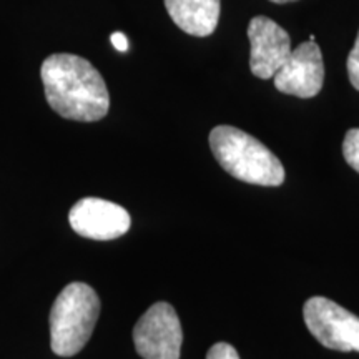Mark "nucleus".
Returning a JSON list of instances; mask_svg holds the SVG:
<instances>
[{"label": "nucleus", "instance_id": "1", "mask_svg": "<svg viewBox=\"0 0 359 359\" xmlns=\"http://www.w3.org/2000/svg\"><path fill=\"white\" fill-rule=\"evenodd\" d=\"M40 77L48 105L64 118L98 122L109 114V88L100 72L87 58L53 53L43 60Z\"/></svg>", "mask_w": 359, "mask_h": 359}, {"label": "nucleus", "instance_id": "2", "mask_svg": "<svg viewBox=\"0 0 359 359\" xmlns=\"http://www.w3.org/2000/svg\"><path fill=\"white\" fill-rule=\"evenodd\" d=\"M210 148L224 172L240 182L262 187H280L285 182L280 158L243 130L218 125L210 133Z\"/></svg>", "mask_w": 359, "mask_h": 359}, {"label": "nucleus", "instance_id": "3", "mask_svg": "<svg viewBox=\"0 0 359 359\" xmlns=\"http://www.w3.org/2000/svg\"><path fill=\"white\" fill-rule=\"evenodd\" d=\"M100 316V298L87 283H70L50 309V348L57 356L70 358L88 343Z\"/></svg>", "mask_w": 359, "mask_h": 359}, {"label": "nucleus", "instance_id": "4", "mask_svg": "<svg viewBox=\"0 0 359 359\" xmlns=\"http://www.w3.org/2000/svg\"><path fill=\"white\" fill-rule=\"evenodd\" d=\"M304 323L323 346L334 351L359 353V318L323 296L304 303Z\"/></svg>", "mask_w": 359, "mask_h": 359}, {"label": "nucleus", "instance_id": "5", "mask_svg": "<svg viewBox=\"0 0 359 359\" xmlns=\"http://www.w3.org/2000/svg\"><path fill=\"white\" fill-rule=\"evenodd\" d=\"M133 343L143 359H180L182 323L172 304L155 303L133 327Z\"/></svg>", "mask_w": 359, "mask_h": 359}, {"label": "nucleus", "instance_id": "6", "mask_svg": "<svg viewBox=\"0 0 359 359\" xmlns=\"http://www.w3.org/2000/svg\"><path fill=\"white\" fill-rule=\"evenodd\" d=\"M72 230L95 241H109L123 236L130 230L132 218L123 206L102 198H82L69 213Z\"/></svg>", "mask_w": 359, "mask_h": 359}, {"label": "nucleus", "instance_id": "7", "mask_svg": "<svg viewBox=\"0 0 359 359\" xmlns=\"http://www.w3.org/2000/svg\"><path fill=\"white\" fill-rule=\"evenodd\" d=\"M273 79L275 87L286 95L316 97L325 82V64L320 47L311 40L298 45Z\"/></svg>", "mask_w": 359, "mask_h": 359}, {"label": "nucleus", "instance_id": "8", "mask_svg": "<svg viewBox=\"0 0 359 359\" xmlns=\"http://www.w3.org/2000/svg\"><path fill=\"white\" fill-rule=\"evenodd\" d=\"M248 39L251 74L262 80L273 79L291 53L290 34L269 17L258 15L250 22Z\"/></svg>", "mask_w": 359, "mask_h": 359}, {"label": "nucleus", "instance_id": "9", "mask_svg": "<svg viewBox=\"0 0 359 359\" xmlns=\"http://www.w3.org/2000/svg\"><path fill=\"white\" fill-rule=\"evenodd\" d=\"M167 12L178 29L193 37H208L217 30L222 0H165Z\"/></svg>", "mask_w": 359, "mask_h": 359}, {"label": "nucleus", "instance_id": "10", "mask_svg": "<svg viewBox=\"0 0 359 359\" xmlns=\"http://www.w3.org/2000/svg\"><path fill=\"white\" fill-rule=\"evenodd\" d=\"M343 155L346 163L359 173V128H351L343 142Z\"/></svg>", "mask_w": 359, "mask_h": 359}, {"label": "nucleus", "instance_id": "11", "mask_svg": "<svg viewBox=\"0 0 359 359\" xmlns=\"http://www.w3.org/2000/svg\"><path fill=\"white\" fill-rule=\"evenodd\" d=\"M348 75H349V82L356 90H359V32L356 37V42H354L353 50L349 52L348 57Z\"/></svg>", "mask_w": 359, "mask_h": 359}, {"label": "nucleus", "instance_id": "12", "mask_svg": "<svg viewBox=\"0 0 359 359\" xmlns=\"http://www.w3.org/2000/svg\"><path fill=\"white\" fill-rule=\"evenodd\" d=\"M206 359H240L236 349L228 343H217L210 348Z\"/></svg>", "mask_w": 359, "mask_h": 359}, {"label": "nucleus", "instance_id": "13", "mask_svg": "<svg viewBox=\"0 0 359 359\" xmlns=\"http://www.w3.org/2000/svg\"><path fill=\"white\" fill-rule=\"evenodd\" d=\"M110 40H111V45L116 48L118 52H127L128 50V39L125 37V34L122 32H114L110 35Z\"/></svg>", "mask_w": 359, "mask_h": 359}, {"label": "nucleus", "instance_id": "14", "mask_svg": "<svg viewBox=\"0 0 359 359\" xmlns=\"http://www.w3.org/2000/svg\"><path fill=\"white\" fill-rule=\"evenodd\" d=\"M273 4H288V2H296V0H269Z\"/></svg>", "mask_w": 359, "mask_h": 359}]
</instances>
